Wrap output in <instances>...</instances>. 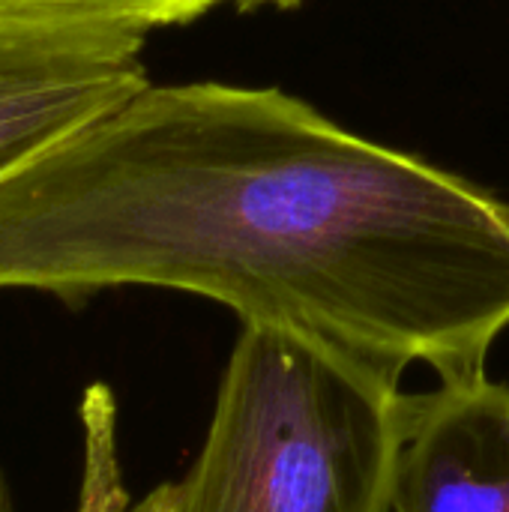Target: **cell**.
Instances as JSON below:
<instances>
[{
    "instance_id": "52a82bcc",
    "label": "cell",
    "mask_w": 509,
    "mask_h": 512,
    "mask_svg": "<svg viewBox=\"0 0 509 512\" xmlns=\"http://www.w3.org/2000/svg\"><path fill=\"white\" fill-rule=\"evenodd\" d=\"M9 510V495H6V483H3V474H0V512Z\"/></svg>"
},
{
    "instance_id": "277c9868",
    "label": "cell",
    "mask_w": 509,
    "mask_h": 512,
    "mask_svg": "<svg viewBox=\"0 0 509 512\" xmlns=\"http://www.w3.org/2000/svg\"><path fill=\"white\" fill-rule=\"evenodd\" d=\"M387 512H509V384L483 372L402 396Z\"/></svg>"
},
{
    "instance_id": "5b68a950",
    "label": "cell",
    "mask_w": 509,
    "mask_h": 512,
    "mask_svg": "<svg viewBox=\"0 0 509 512\" xmlns=\"http://www.w3.org/2000/svg\"><path fill=\"white\" fill-rule=\"evenodd\" d=\"M78 429L81 468L72 512H180L177 483H159L147 495L132 498L120 456V405L105 381L84 387L78 399Z\"/></svg>"
},
{
    "instance_id": "6da1fadb",
    "label": "cell",
    "mask_w": 509,
    "mask_h": 512,
    "mask_svg": "<svg viewBox=\"0 0 509 512\" xmlns=\"http://www.w3.org/2000/svg\"><path fill=\"white\" fill-rule=\"evenodd\" d=\"M126 285L474 378L509 327V207L282 90L144 84L0 174V291Z\"/></svg>"
},
{
    "instance_id": "8992f818",
    "label": "cell",
    "mask_w": 509,
    "mask_h": 512,
    "mask_svg": "<svg viewBox=\"0 0 509 512\" xmlns=\"http://www.w3.org/2000/svg\"><path fill=\"white\" fill-rule=\"evenodd\" d=\"M225 3L291 9L300 0H0V21L147 36L156 27L186 24Z\"/></svg>"
},
{
    "instance_id": "7a4b0ae2",
    "label": "cell",
    "mask_w": 509,
    "mask_h": 512,
    "mask_svg": "<svg viewBox=\"0 0 509 512\" xmlns=\"http://www.w3.org/2000/svg\"><path fill=\"white\" fill-rule=\"evenodd\" d=\"M402 396L363 360L243 324L180 512H387Z\"/></svg>"
},
{
    "instance_id": "3957f363",
    "label": "cell",
    "mask_w": 509,
    "mask_h": 512,
    "mask_svg": "<svg viewBox=\"0 0 509 512\" xmlns=\"http://www.w3.org/2000/svg\"><path fill=\"white\" fill-rule=\"evenodd\" d=\"M144 36L0 21V174L147 81Z\"/></svg>"
}]
</instances>
